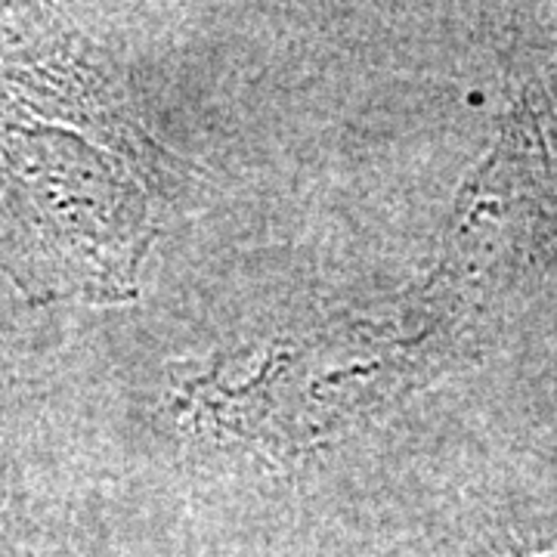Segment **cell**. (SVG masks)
<instances>
[{
  "label": "cell",
  "instance_id": "1",
  "mask_svg": "<svg viewBox=\"0 0 557 557\" xmlns=\"http://www.w3.org/2000/svg\"><path fill=\"white\" fill-rule=\"evenodd\" d=\"M520 557H557V555H520Z\"/></svg>",
  "mask_w": 557,
  "mask_h": 557
}]
</instances>
